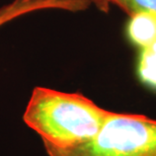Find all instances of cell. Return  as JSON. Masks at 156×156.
Instances as JSON below:
<instances>
[{"label":"cell","mask_w":156,"mask_h":156,"mask_svg":"<svg viewBox=\"0 0 156 156\" xmlns=\"http://www.w3.org/2000/svg\"><path fill=\"white\" fill-rule=\"evenodd\" d=\"M110 112L80 92L34 88L23 120L52 147L71 148L91 140Z\"/></svg>","instance_id":"cell-1"},{"label":"cell","mask_w":156,"mask_h":156,"mask_svg":"<svg viewBox=\"0 0 156 156\" xmlns=\"http://www.w3.org/2000/svg\"><path fill=\"white\" fill-rule=\"evenodd\" d=\"M44 147L48 156H156V120L110 112L89 141L65 149Z\"/></svg>","instance_id":"cell-2"},{"label":"cell","mask_w":156,"mask_h":156,"mask_svg":"<svg viewBox=\"0 0 156 156\" xmlns=\"http://www.w3.org/2000/svg\"><path fill=\"white\" fill-rule=\"evenodd\" d=\"M89 6L85 0H13L0 7V27L27 13L44 9L78 11Z\"/></svg>","instance_id":"cell-3"},{"label":"cell","mask_w":156,"mask_h":156,"mask_svg":"<svg viewBox=\"0 0 156 156\" xmlns=\"http://www.w3.org/2000/svg\"><path fill=\"white\" fill-rule=\"evenodd\" d=\"M129 41L140 49L156 42V17L144 12L130 15L126 27Z\"/></svg>","instance_id":"cell-4"},{"label":"cell","mask_w":156,"mask_h":156,"mask_svg":"<svg viewBox=\"0 0 156 156\" xmlns=\"http://www.w3.org/2000/svg\"><path fill=\"white\" fill-rule=\"evenodd\" d=\"M137 76L142 84L156 91V42L140 49Z\"/></svg>","instance_id":"cell-5"},{"label":"cell","mask_w":156,"mask_h":156,"mask_svg":"<svg viewBox=\"0 0 156 156\" xmlns=\"http://www.w3.org/2000/svg\"><path fill=\"white\" fill-rule=\"evenodd\" d=\"M108 5L115 4L127 14L144 12L156 17V0H105Z\"/></svg>","instance_id":"cell-6"},{"label":"cell","mask_w":156,"mask_h":156,"mask_svg":"<svg viewBox=\"0 0 156 156\" xmlns=\"http://www.w3.org/2000/svg\"><path fill=\"white\" fill-rule=\"evenodd\" d=\"M85 1H88L90 4L93 3L99 10L105 11V12H108V8H110V5L108 4L105 0H85Z\"/></svg>","instance_id":"cell-7"}]
</instances>
